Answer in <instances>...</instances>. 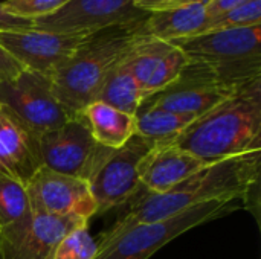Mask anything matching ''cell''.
<instances>
[{"instance_id":"13","label":"cell","mask_w":261,"mask_h":259,"mask_svg":"<svg viewBox=\"0 0 261 259\" xmlns=\"http://www.w3.org/2000/svg\"><path fill=\"white\" fill-rule=\"evenodd\" d=\"M89 35L57 34L41 29L2 31L0 46L20 63L24 70L46 76L61 67Z\"/></svg>"},{"instance_id":"20","label":"cell","mask_w":261,"mask_h":259,"mask_svg":"<svg viewBox=\"0 0 261 259\" xmlns=\"http://www.w3.org/2000/svg\"><path fill=\"white\" fill-rule=\"evenodd\" d=\"M147 99L148 96L141 89L138 81L133 78L124 60L109 75L96 101L106 102L119 111L135 116Z\"/></svg>"},{"instance_id":"9","label":"cell","mask_w":261,"mask_h":259,"mask_svg":"<svg viewBox=\"0 0 261 259\" xmlns=\"http://www.w3.org/2000/svg\"><path fill=\"white\" fill-rule=\"evenodd\" d=\"M148 12L135 0H69L57 12L34 20V29L57 34L90 35L98 31L145 20Z\"/></svg>"},{"instance_id":"17","label":"cell","mask_w":261,"mask_h":259,"mask_svg":"<svg viewBox=\"0 0 261 259\" xmlns=\"http://www.w3.org/2000/svg\"><path fill=\"white\" fill-rule=\"evenodd\" d=\"M211 0H193L184 6L150 12L144 21V32L162 41H177L199 35L208 21L206 8Z\"/></svg>"},{"instance_id":"7","label":"cell","mask_w":261,"mask_h":259,"mask_svg":"<svg viewBox=\"0 0 261 259\" xmlns=\"http://www.w3.org/2000/svg\"><path fill=\"white\" fill-rule=\"evenodd\" d=\"M112 151L93 139L81 114L38 137L41 166L87 183Z\"/></svg>"},{"instance_id":"2","label":"cell","mask_w":261,"mask_h":259,"mask_svg":"<svg viewBox=\"0 0 261 259\" xmlns=\"http://www.w3.org/2000/svg\"><path fill=\"white\" fill-rule=\"evenodd\" d=\"M171 143L206 163L261 150V79L194 119Z\"/></svg>"},{"instance_id":"8","label":"cell","mask_w":261,"mask_h":259,"mask_svg":"<svg viewBox=\"0 0 261 259\" xmlns=\"http://www.w3.org/2000/svg\"><path fill=\"white\" fill-rule=\"evenodd\" d=\"M158 142L133 134L127 143L113 150L89 180L96 203V215L125 206L141 191L139 166Z\"/></svg>"},{"instance_id":"23","label":"cell","mask_w":261,"mask_h":259,"mask_svg":"<svg viewBox=\"0 0 261 259\" xmlns=\"http://www.w3.org/2000/svg\"><path fill=\"white\" fill-rule=\"evenodd\" d=\"M98 243L89 234V224L78 226L57 244L52 259H96Z\"/></svg>"},{"instance_id":"26","label":"cell","mask_w":261,"mask_h":259,"mask_svg":"<svg viewBox=\"0 0 261 259\" xmlns=\"http://www.w3.org/2000/svg\"><path fill=\"white\" fill-rule=\"evenodd\" d=\"M32 27H34V20L15 17L9 14L3 8V3L0 2V32L2 31H24V29H32Z\"/></svg>"},{"instance_id":"3","label":"cell","mask_w":261,"mask_h":259,"mask_svg":"<svg viewBox=\"0 0 261 259\" xmlns=\"http://www.w3.org/2000/svg\"><path fill=\"white\" fill-rule=\"evenodd\" d=\"M144 21L136 20L90 34L52 76L57 99L75 116L98 99L109 75L144 35Z\"/></svg>"},{"instance_id":"19","label":"cell","mask_w":261,"mask_h":259,"mask_svg":"<svg viewBox=\"0 0 261 259\" xmlns=\"http://www.w3.org/2000/svg\"><path fill=\"white\" fill-rule=\"evenodd\" d=\"M194 119L191 114L142 104L135 114V133L158 143H171Z\"/></svg>"},{"instance_id":"4","label":"cell","mask_w":261,"mask_h":259,"mask_svg":"<svg viewBox=\"0 0 261 259\" xmlns=\"http://www.w3.org/2000/svg\"><path fill=\"white\" fill-rule=\"evenodd\" d=\"M173 44L234 90L261 79V26L206 32Z\"/></svg>"},{"instance_id":"14","label":"cell","mask_w":261,"mask_h":259,"mask_svg":"<svg viewBox=\"0 0 261 259\" xmlns=\"http://www.w3.org/2000/svg\"><path fill=\"white\" fill-rule=\"evenodd\" d=\"M188 61L176 44L148 37L145 32L125 58L128 70L148 98L173 84Z\"/></svg>"},{"instance_id":"11","label":"cell","mask_w":261,"mask_h":259,"mask_svg":"<svg viewBox=\"0 0 261 259\" xmlns=\"http://www.w3.org/2000/svg\"><path fill=\"white\" fill-rule=\"evenodd\" d=\"M236 92L223 84L205 64L188 61L173 84L150 96L144 104L199 118Z\"/></svg>"},{"instance_id":"12","label":"cell","mask_w":261,"mask_h":259,"mask_svg":"<svg viewBox=\"0 0 261 259\" xmlns=\"http://www.w3.org/2000/svg\"><path fill=\"white\" fill-rule=\"evenodd\" d=\"M83 224L89 221L29 211L0 231V259H52L61 238Z\"/></svg>"},{"instance_id":"21","label":"cell","mask_w":261,"mask_h":259,"mask_svg":"<svg viewBox=\"0 0 261 259\" xmlns=\"http://www.w3.org/2000/svg\"><path fill=\"white\" fill-rule=\"evenodd\" d=\"M29 211L26 185L0 172V231L23 218Z\"/></svg>"},{"instance_id":"16","label":"cell","mask_w":261,"mask_h":259,"mask_svg":"<svg viewBox=\"0 0 261 259\" xmlns=\"http://www.w3.org/2000/svg\"><path fill=\"white\" fill-rule=\"evenodd\" d=\"M41 166L38 139L28 133L9 113L0 110V172L28 185Z\"/></svg>"},{"instance_id":"29","label":"cell","mask_w":261,"mask_h":259,"mask_svg":"<svg viewBox=\"0 0 261 259\" xmlns=\"http://www.w3.org/2000/svg\"><path fill=\"white\" fill-rule=\"evenodd\" d=\"M0 110H2V104H0Z\"/></svg>"},{"instance_id":"22","label":"cell","mask_w":261,"mask_h":259,"mask_svg":"<svg viewBox=\"0 0 261 259\" xmlns=\"http://www.w3.org/2000/svg\"><path fill=\"white\" fill-rule=\"evenodd\" d=\"M252 26H261V0H249L248 3H243L208 20L200 34Z\"/></svg>"},{"instance_id":"1","label":"cell","mask_w":261,"mask_h":259,"mask_svg":"<svg viewBox=\"0 0 261 259\" xmlns=\"http://www.w3.org/2000/svg\"><path fill=\"white\" fill-rule=\"evenodd\" d=\"M261 150L213 162L164 194L144 192L128 203L115 224L99 235L98 249L109 244L127 229L174 217L206 202H236L260 186Z\"/></svg>"},{"instance_id":"27","label":"cell","mask_w":261,"mask_h":259,"mask_svg":"<svg viewBox=\"0 0 261 259\" xmlns=\"http://www.w3.org/2000/svg\"><path fill=\"white\" fill-rule=\"evenodd\" d=\"M193 0H135V5L145 11V12H156V11H165V9H173L184 6Z\"/></svg>"},{"instance_id":"25","label":"cell","mask_w":261,"mask_h":259,"mask_svg":"<svg viewBox=\"0 0 261 259\" xmlns=\"http://www.w3.org/2000/svg\"><path fill=\"white\" fill-rule=\"evenodd\" d=\"M24 69L20 66L17 60H14L8 50L0 46V82L15 79Z\"/></svg>"},{"instance_id":"15","label":"cell","mask_w":261,"mask_h":259,"mask_svg":"<svg viewBox=\"0 0 261 259\" xmlns=\"http://www.w3.org/2000/svg\"><path fill=\"white\" fill-rule=\"evenodd\" d=\"M208 165L173 143H156L139 166V183L145 192L164 194Z\"/></svg>"},{"instance_id":"18","label":"cell","mask_w":261,"mask_h":259,"mask_svg":"<svg viewBox=\"0 0 261 259\" xmlns=\"http://www.w3.org/2000/svg\"><path fill=\"white\" fill-rule=\"evenodd\" d=\"M81 116L89 125L93 139L104 148H121L135 133V116L113 108L112 105L95 101L89 104Z\"/></svg>"},{"instance_id":"5","label":"cell","mask_w":261,"mask_h":259,"mask_svg":"<svg viewBox=\"0 0 261 259\" xmlns=\"http://www.w3.org/2000/svg\"><path fill=\"white\" fill-rule=\"evenodd\" d=\"M236 209H239L237 200L206 202L165 220L136 224L104 247H99L96 259H150L182 234L208 221L226 217Z\"/></svg>"},{"instance_id":"10","label":"cell","mask_w":261,"mask_h":259,"mask_svg":"<svg viewBox=\"0 0 261 259\" xmlns=\"http://www.w3.org/2000/svg\"><path fill=\"white\" fill-rule=\"evenodd\" d=\"M31 211L89 221L96 215V203L89 183L40 166L26 185Z\"/></svg>"},{"instance_id":"6","label":"cell","mask_w":261,"mask_h":259,"mask_svg":"<svg viewBox=\"0 0 261 259\" xmlns=\"http://www.w3.org/2000/svg\"><path fill=\"white\" fill-rule=\"evenodd\" d=\"M0 104L37 139L75 118L57 99L50 78L31 70H23L12 81L0 82Z\"/></svg>"},{"instance_id":"28","label":"cell","mask_w":261,"mask_h":259,"mask_svg":"<svg viewBox=\"0 0 261 259\" xmlns=\"http://www.w3.org/2000/svg\"><path fill=\"white\" fill-rule=\"evenodd\" d=\"M249 0H211L208 3V8H206V17L208 20L232 9V8H237L243 3H248Z\"/></svg>"},{"instance_id":"24","label":"cell","mask_w":261,"mask_h":259,"mask_svg":"<svg viewBox=\"0 0 261 259\" xmlns=\"http://www.w3.org/2000/svg\"><path fill=\"white\" fill-rule=\"evenodd\" d=\"M69 0H5L2 3L9 14L21 18L35 20L57 12Z\"/></svg>"}]
</instances>
